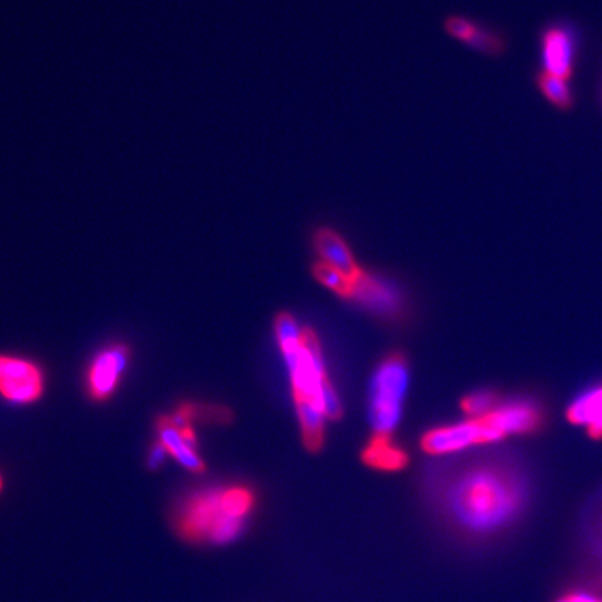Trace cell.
Listing matches in <instances>:
<instances>
[{
	"instance_id": "cell-1",
	"label": "cell",
	"mask_w": 602,
	"mask_h": 602,
	"mask_svg": "<svg viewBox=\"0 0 602 602\" xmlns=\"http://www.w3.org/2000/svg\"><path fill=\"white\" fill-rule=\"evenodd\" d=\"M437 477L442 511L467 536H502L529 515L537 494L534 470L524 456L494 449L456 465Z\"/></svg>"
},
{
	"instance_id": "cell-2",
	"label": "cell",
	"mask_w": 602,
	"mask_h": 602,
	"mask_svg": "<svg viewBox=\"0 0 602 602\" xmlns=\"http://www.w3.org/2000/svg\"><path fill=\"white\" fill-rule=\"evenodd\" d=\"M275 334L290 371L293 398L301 435L308 451H320L324 444L325 392L332 387L320 342L310 328H300L290 314L278 315Z\"/></svg>"
},
{
	"instance_id": "cell-3",
	"label": "cell",
	"mask_w": 602,
	"mask_h": 602,
	"mask_svg": "<svg viewBox=\"0 0 602 602\" xmlns=\"http://www.w3.org/2000/svg\"><path fill=\"white\" fill-rule=\"evenodd\" d=\"M175 526L189 543L228 545L242 536L246 519L230 511L225 488H215L191 495L179 509Z\"/></svg>"
},
{
	"instance_id": "cell-4",
	"label": "cell",
	"mask_w": 602,
	"mask_h": 602,
	"mask_svg": "<svg viewBox=\"0 0 602 602\" xmlns=\"http://www.w3.org/2000/svg\"><path fill=\"white\" fill-rule=\"evenodd\" d=\"M547 406L536 395H517L502 399L487 416L480 417L485 442L497 444L508 437H534L548 426Z\"/></svg>"
},
{
	"instance_id": "cell-5",
	"label": "cell",
	"mask_w": 602,
	"mask_h": 602,
	"mask_svg": "<svg viewBox=\"0 0 602 602\" xmlns=\"http://www.w3.org/2000/svg\"><path fill=\"white\" fill-rule=\"evenodd\" d=\"M406 387V359L402 354L393 353L382 361L375 375L371 402V423L375 434L389 435L398 426Z\"/></svg>"
},
{
	"instance_id": "cell-6",
	"label": "cell",
	"mask_w": 602,
	"mask_h": 602,
	"mask_svg": "<svg viewBox=\"0 0 602 602\" xmlns=\"http://www.w3.org/2000/svg\"><path fill=\"white\" fill-rule=\"evenodd\" d=\"M538 55L543 72L572 80L580 55V30L570 20L557 19L541 28Z\"/></svg>"
},
{
	"instance_id": "cell-7",
	"label": "cell",
	"mask_w": 602,
	"mask_h": 602,
	"mask_svg": "<svg viewBox=\"0 0 602 602\" xmlns=\"http://www.w3.org/2000/svg\"><path fill=\"white\" fill-rule=\"evenodd\" d=\"M44 392V375L31 361L0 356V395L20 405L37 402Z\"/></svg>"
},
{
	"instance_id": "cell-8",
	"label": "cell",
	"mask_w": 602,
	"mask_h": 602,
	"mask_svg": "<svg viewBox=\"0 0 602 602\" xmlns=\"http://www.w3.org/2000/svg\"><path fill=\"white\" fill-rule=\"evenodd\" d=\"M566 423L591 442H602V378L577 389L563 410Z\"/></svg>"
},
{
	"instance_id": "cell-9",
	"label": "cell",
	"mask_w": 602,
	"mask_h": 602,
	"mask_svg": "<svg viewBox=\"0 0 602 602\" xmlns=\"http://www.w3.org/2000/svg\"><path fill=\"white\" fill-rule=\"evenodd\" d=\"M129 357V349L122 345L109 347L95 357L87 377L92 399L102 402L116 391Z\"/></svg>"
},
{
	"instance_id": "cell-10",
	"label": "cell",
	"mask_w": 602,
	"mask_h": 602,
	"mask_svg": "<svg viewBox=\"0 0 602 602\" xmlns=\"http://www.w3.org/2000/svg\"><path fill=\"white\" fill-rule=\"evenodd\" d=\"M485 444L483 427L477 419H470L465 423L453 424L435 428L427 432L421 441V448L430 455L441 456L448 453L465 451L472 446Z\"/></svg>"
},
{
	"instance_id": "cell-11",
	"label": "cell",
	"mask_w": 602,
	"mask_h": 602,
	"mask_svg": "<svg viewBox=\"0 0 602 602\" xmlns=\"http://www.w3.org/2000/svg\"><path fill=\"white\" fill-rule=\"evenodd\" d=\"M580 547L602 579V485L584 499L576 523Z\"/></svg>"
},
{
	"instance_id": "cell-12",
	"label": "cell",
	"mask_w": 602,
	"mask_h": 602,
	"mask_svg": "<svg viewBox=\"0 0 602 602\" xmlns=\"http://www.w3.org/2000/svg\"><path fill=\"white\" fill-rule=\"evenodd\" d=\"M445 31L449 37L462 42L476 52L487 56H501L506 51L504 35L494 28L483 26L472 19L463 16H451L445 20Z\"/></svg>"
},
{
	"instance_id": "cell-13",
	"label": "cell",
	"mask_w": 602,
	"mask_h": 602,
	"mask_svg": "<svg viewBox=\"0 0 602 602\" xmlns=\"http://www.w3.org/2000/svg\"><path fill=\"white\" fill-rule=\"evenodd\" d=\"M314 247L321 262L338 269L350 281L356 282L364 274L359 267L350 247L336 230L322 226L314 235Z\"/></svg>"
},
{
	"instance_id": "cell-14",
	"label": "cell",
	"mask_w": 602,
	"mask_h": 602,
	"mask_svg": "<svg viewBox=\"0 0 602 602\" xmlns=\"http://www.w3.org/2000/svg\"><path fill=\"white\" fill-rule=\"evenodd\" d=\"M353 299L366 306L368 310L381 315L399 314L400 299L398 293L387 285L364 272L354 283Z\"/></svg>"
},
{
	"instance_id": "cell-15",
	"label": "cell",
	"mask_w": 602,
	"mask_h": 602,
	"mask_svg": "<svg viewBox=\"0 0 602 602\" xmlns=\"http://www.w3.org/2000/svg\"><path fill=\"white\" fill-rule=\"evenodd\" d=\"M158 431L166 451L171 453L184 469L197 474L205 472V465L197 455L196 445L190 444L187 439H184L172 417H161L158 420Z\"/></svg>"
},
{
	"instance_id": "cell-16",
	"label": "cell",
	"mask_w": 602,
	"mask_h": 602,
	"mask_svg": "<svg viewBox=\"0 0 602 602\" xmlns=\"http://www.w3.org/2000/svg\"><path fill=\"white\" fill-rule=\"evenodd\" d=\"M363 462L371 469L382 472H399L409 463V456L393 444L391 435L374 434L363 453Z\"/></svg>"
},
{
	"instance_id": "cell-17",
	"label": "cell",
	"mask_w": 602,
	"mask_h": 602,
	"mask_svg": "<svg viewBox=\"0 0 602 602\" xmlns=\"http://www.w3.org/2000/svg\"><path fill=\"white\" fill-rule=\"evenodd\" d=\"M536 86L538 92L543 95L548 104L554 106L557 111L569 112L575 108L576 94L570 80L561 79L538 70L536 74Z\"/></svg>"
},
{
	"instance_id": "cell-18",
	"label": "cell",
	"mask_w": 602,
	"mask_h": 602,
	"mask_svg": "<svg viewBox=\"0 0 602 602\" xmlns=\"http://www.w3.org/2000/svg\"><path fill=\"white\" fill-rule=\"evenodd\" d=\"M315 279L324 285L325 288L332 290L343 299H353L354 283L347 276L339 272L338 269L329 267L324 262H317L313 268Z\"/></svg>"
},
{
	"instance_id": "cell-19",
	"label": "cell",
	"mask_w": 602,
	"mask_h": 602,
	"mask_svg": "<svg viewBox=\"0 0 602 602\" xmlns=\"http://www.w3.org/2000/svg\"><path fill=\"white\" fill-rule=\"evenodd\" d=\"M502 399L504 398L495 391H478L462 400V409L472 419H480L490 414Z\"/></svg>"
},
{
	"instance_id": "cell-20",
	"label": "cell",
	"mask_w": 602,
	"mask_h": 602,
	"mask_svg": "<svg viewBox=\"0 0 602 602\" xmlns=\"http://www.w3.org/2000/svg\"><path fill=\"white\" fill-rule=\"evenodd\" d=\"M550 602H602V591L577 584L559 590Z\"/></svg>"
},
{
	"instance_id": "cell-21",
	"label": "cell",
	"mask_w": 602,
	"mask_h": 602,
	"mask_svg": "<svg viewBox=\"0 0 602 602\" xmlns=\"http://www.w3.org/2000/svg\"><path fill=\"white\" fill-rule=\"evenodd\" d=\"M168 452L165 446L161 444L155 445L154 451L151 453L150 467L151 469H158L162 465L165 459V453Z\"/></svg>"
},
{
	"instance_id": "cell-22",
	"label": "cell",
	"mask_w": 602,
	"mask_h": 602,
	"mask_svg": "<svg viewBox=\"0 0 602 602\" xmlns=\"http://www.w3.org/2000/svg\"><path fill=\"white\" fill-rule=\"evenodd\" d=\"M2 487H3V480H2V477H0V491H2Z\"/></svg>"
}]
</instances>
